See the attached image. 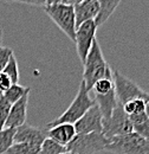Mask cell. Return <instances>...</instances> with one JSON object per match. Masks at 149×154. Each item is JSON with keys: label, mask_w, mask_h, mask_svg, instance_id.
I'll use <instances>...</instances> for the list:
<instances>
[{"label": "cell", "mask_w": 149, "mask_h": 154, "mask_svg": "<svg viewBox=\"0 0 149 154\" xmlns=\"http://www.w3.org/2000/svg\"><path fill=\"white\" fill-rule=\"evenodd\" d=\"M2 35H4V30L0 26V46H1V42H2Z\"/></svg>", "instance_id": "28"}, {"label": "cell", "mask_w": 149, "mask_h": 154, "mask_svg": "<svg viewBox=\"0 0 149 154\" xmlns=\"http://www.w3.org/2000/svg\"><path fill=\"white\" fill-rule=\"evenodd\" d=\"M20 2L27 4V5H36V6H51L56 4H66V0H21Z\"/></svg>", "instance_id": "26"}, {"label": "cell", "mask_w": 149, "mask_h": 154, "mask_svg": "<svg viewBox=\"0 0 149 154\" xmlns=\"http://www.w3.org/2000/svg\"><path fill=\"white\" fill-rule=\"evenodd\" d=\"M13 84V82L11 81V78L7 76L5 72L0 74V91L4 94L11 85Z\"/></svg>", "instance_id": "27"}, {"label": "cell", "mask_w": 149, "mask_h": 154, "mask_svg": "<svg viewBox=\"0 0 149 154\" xmlns=\"http://www.w3.org/2000/svg\"><path fill=\"white\" fill-rule=\"evenodd\" d=\"M30 90H31V89L27 88V87L20 85L19 83H14V84H12V85L2 94V96L5 97L11 104H13V103H16L17 101H19L24 95L29 94Z\"/></svg>", "instance_id": "18"}, {"label": "cell", "mask_w": 149, "mask_h": 154, "mask_svg": "<svg viewBox=\"0 0 149 154\" xmlns=\"http://www.w3.org/2000/svg\"><path fill=\"white\" fill-rule=\"evenodd\" d=\"M91 90L93 91L95 95H107L114 90V81L112 78H103L97 81L93 85Z\"/></svg>", "instance_id": "21"}, {"label": "cell", "mask_w": 149, "mask_h": 154, "mask_svg": "<svg viewBox=\"0 0 149 154\" xmlns=\"http://www.w3.org/2000/svg\"><path fill=\"white\" fill-rule=\"evenodd\" d=\"M95 104L91 97L89 96V91L84 84V82L82 81L79 84V89L74 96V101L71 102V104L69 106V108L62 114L55 119L53 121L47 123V128H51L57 125H62V123H71L74 125L76 121H78L82 116L84 115L91 107Z\"/></svg>", "instance_id": "2"}, {"label": "cell", "mask_w": 149, "mask_h": 154, "mask_svg": "<svg viewBox=\"0 0 149 154\" xmlns=\"http://www.w3.org/2000/svg\"><path fill=\"white\" fill-rule=\"evenodd\" d=\"M131 132H134V129L130 119L124 113L123 107L118 103L114 109L110 119L103 127V134L110 140L112 137L129 134Z\"/></svg>", "instance_id": "7"}, {"label": "cell", "mask_w": 149, "mask_h": 154, "mask_svg": "<svg viewBox=\"0 0 149 154\" xmlns=\"http://www.w3.org/2000/svg\"><path fill=\"white\" fill-rule=\"evenodd\" d=\"M11 103L4 96L0 97V131L5 128L6 120L8 117L10 110H11Z\"/></svg>", "instance_id": "24"}, {"label": "cell", "mask_w": 149, "mask_h": 154, "mask_svg": "<svg viewBox=\"0 0 149 154\" xmlns=\"http://www.w3.org/2000/svg\"><path fill=\"white\" fill-rule=\"evenodd\" d=\"M2 72H5L7 76L11 78V81L13 82V84H14V83H18L19 69H18V62H17V59H16L14 54L11 56L8 63L6 64V66H5V69H4Z\"/></svg>", "instance_id": "22"}, {"label": "cell", "mask_w": 149, "mask_h": 154, "mask_svg": "<svg viewBox=\"0 0 149 154\" xmlns=\"http://www.w3.org/2000/svg\"><path fill=\"white\" fill-rule=\"evenodd\" d=\"M46 129H47V139L55 141L56 143L63 147L68 146L76 136L74 126L71 123H62Z\"/></svg>", "instance_id": "13"}, {"label": "cell", "mask_w": 149, "mask_h": 154, "mask_svg": "<svg viewBox=\"0 0 149 154\" xmlns=\"http://www.w3.org/2000/svg\"><path fill=\"white\" fill-rule=\"evenodd\" d=\"M66 4H70V5H72V4H74V0H66Z\"/></svg>", "instance_id": "30"}, {"label": "cell", "mask_w": 149, "mask_h": 154, "mask_svg": "<svg viewBox=\"0 0 149 154\" xmlns=\"http://www.w3.org/2000/svg\"><path fill=\"white\" fill-rule=\"evenodd\" d=\"M74 10L77 29L81 24L88 20H95L99 11V4L98 0H84L79 4L74 5Z\"/></svg>", "instance_id": "12"}, {"label": "cell", "mask_w": 149, "mask_h": 154, "mask_svg": "<svg viewBox=\"0 0 149 154\" xmlns=\"http://www.w3.org/2000/svg\"><path fill=\"white\" fill-rule=\"evenodd\" d=\"M120 2H121V0H98L99 11H98L97 17L95 18V23H96L97 27L103 25L109 19V17L114 13V11L120 5Z\"/></svg>", "instance_id": "15"}, {"label": "cell", "mask_w": 149, "mask_h": 154, "mask_svg": "<svg viewBox=\"0 0 149 154\" xmlns=\"http://www.w3.org/2000/svg\"><path fill=\"white\" fill-rule=\"evenodd\" d=\"M83 65H84V72H83L82 81L84 82L88 91L91 90L93 85L97 81L103 78H112L111 68L103 56L102 49L97 39H95L93 42L91 49Z\"/></svg>", "instance_id": "1"}, {"label": "cell", "mask_w": 149, "mask_h": 154, "mask_svg": "<svg viewBox=\"0 0 149 154\" xmlns=\"http://www.w3.org/2000/svg\"><path fill=\"white\" fill-rule=\"evenodd\" d=\"M60 154H74V153H71V152H66V151H65V152H63V153H60Z\"/></svg>", "instance_id": "31"}, {"label": "cell", "mask_w": 149, "mask_h": 154, "mask_svg": "<svg viewBox=\"0 0 149 154\" xmlns=\"http://www.w3.org/2000/svg\"><path fill=\"white\" fill-rule=\"evenodd\" d=\"M45 13L50 17L57 26L60 29L72 42L76 35V19H74V5L70 4H56L44 7Z\"/></svg>", "instance_id": "6"}, {"label": "cell", "mask_w": 149, "mask_h": 154, "mask_svg": "<svg viewBox=\"0 0 149 154\" xmlns=\"http://www.w3.org/2000/svg\"><path fill=\"white\" fill-rule=\"evenodd\" d=\"M14 128H4L0 131V154H5L14 143Z\"/></svg>", "instance_id": "19"}, {"label": "cell", "mask_w": 149, "mask_h": 154, "mask_svg": "<svg viewBox=\"0 0 149 154\" xmlns=\"http://www.w3.org/2000/svg\"><path fill=\"white\" fill-rule=\"evenodd\" d=\"M2 96V93H1V91H0V97Z\"/></svg>", "instance_id": "33"}, {"label": "cell", "mask_w": 149, "mask_h": 154, "mask_svg": "<svg viewBox=\"0 0 149 154\" xmlns=\"http://www.w3.org/2000/svg\"><path fill=\"white\" fill-rule=\"evenodd\" d=\"M96 31H97V25L95 20H88L81 24L76 29L74 43H76L78 57L81 59L82 64L85 63L88 54L91 49L93 42L96 39Z\"/></svg>", "instance_id": "8"}, {"label": "cell", "mask_w": 149, "mask_h": 154, "mask_svg": "<svg viewBox=\"0 0 149 154\" xmlns=\"http://www.w3.org/2000/svg\"><path fill=\"white\" fill-rule=\"evenodd\" d=\"M82 1H84V0H74V4H72V5H76V4H79V2H82Z\"/></svg>", "instance_id": "29"}, {"label": "cell", "mask_w": 149, "mask_h": 154, "mask_svg": "<svg viewBox=\"0 0 149 154\" xmlns=\"http://www.w3.org/2000/svg\"><path fill=\"white\" fill-rule=\"evenodd\" d=\"M40 146L31 143H13L5 154H38Z\"/></svg>", "instance_id": "20"}, {"label": "cell", "mask_w": 149, "mask_h": 154, "mask_svg": "<svg viewBox=\"0 0 149 154\" xmlns=\"http://www.w3.org/2000/svg\"><path fill=\"white\" fill-rule=\"evenodd\" d=\"M46 139H47L46 128H39L24 123L23 126L16 129L14 143H31V145L41 146Z\"/></svg>", "instance_id": "10"}, {"label": "cell", "mask_w": 149, "mask_h": 154, "mask_svg": "<svg viewBox=\"0 0 149 154\" xmlns=\"http://www.w3.org/2000/svg\"><path fill=\"white\" fill-rule=\"evenodd\" d=\"M105 151L114 154H149V142L137 133L131 132L110 139Z\"/></svg>", "instance_id": "3"}, {"label": "cell", "mask_w": 149, "mask_h": 154, "mask_svg": "<svg viewBox=\"0 0 149 154\" xmlns=\"http://www.w3.org/2000/svg\"><path fill=\"white\" fill-rule=\"evenodd\" d=\"M13 55V50L6 46H0V74L4 71L6 64L8 63L11 56Z\"/></svg>", "instance_id": "25"}, {"label": "cell", "mask_w": 149, "mask_h": 154, "mask_svg": "<svg viewBox=\"0 0 149 154\" xmlns=\"http://www.w3.org/2000/svg\"><path fill=\"white\" fill-rule=\"evenodd\" d=\"M93 101H95L96 106L98 107V109L101 112L102 120H103V127H104V125L110 119L114 109L118 104L116 95H115V89L111 90L110 93H108L107 95H95V100Z\"/></svg>", "instance_id": "14"}, {"label": "cell", "mask_w": 149, "mask_h": 154, "mask_svg": "<svg viewBox=\"0 0 149 154\" xmlns=\"http://www.w3.org/2000/svg\"><path fill=\"white\" fill-rule=\"evenodd\" d=\"M29 94L24 95L19 101L13 103L11 106V110L8 117L5 123V128H14L17 129L18 127L26 123V112H27V103H29Z\"/></svg>", "instance_id": "11"}, {"label": "cell", "mask_w": 149, "mask_h": 154, "mask_svg": "<svg viewBox=\"0 0 149 154\" xmlns=\"http://www.w3.org/2000/svg\"><path fill=\"white\" fill-rule=\"evenodd\" d=\"M63 152H65V147L58 145L50 139H46L40 146L38 154H60Z\"/></svg>", "instance_id": "23"}, {"label": "cell", "mask_w": 149, "mask_h": 154, "mask_svg": "<svg viewBox=\"0 0 149 154\" xmlns=\"http://www.w3.org/2000/svg\"><path fill=\"white\" fill-rule=\"evenodd\" d=\"M132 123V129L135 133L142 136L149 142V114L129 117Z\"/></svg>", "instance_id": "17"}, {"label": "cell", "mask_w": 149, "mask_h": 154, "mask_svg": "<svg viewBox=\"0 0 149 154\" xmlns=\"http://www.w3.org/2000/svg\"><path fill=\"white\" fill-rule=\"evenodd\" d=\"M122 107H123L124 113L129 117L149 114V101L142 100V98L129 101V102L124 103Z\"/></svg>", "instance_id": "16"}, {"label": "cell", "mask_w": 149, "mask_h": 154, "mask_svg": "<svg viewBox=\"0 0 149 154\" xmlns=\"http://www.w3.org/2000/svg\"><path fill=\"white\" fill-rule=\"evenodd\" d=\"M76 134H88V133H103V120L101 112L96 103L74 123Z\"/></svg>", "instance_id": "9"}, {"label": "cell", "mask_w": 149, "mask_h": 154, "mask_svg": "<svg viewBox=\"0 0 149 154\" xmlns=\"http://www.w3.org/2000/svg\"><path fill=\"white\" fill-rule=\"evenodd\" d=\"M112 81H114V89L117 102L123 106L124 103L132 101V100H146L149 101V93L143 90L138 84H136L130 78L122 75L120 71L115 70L112 72Z\"/></svg>", "instance_id": "5"}, {"label": "cell", "mask_w": 149, "mask_h": 154, "mask_svg": "<svg viewBox=\"0 0 149 154\" xmlns=\"http://www.w3.org/2000/svg\"><path fill=\"white\" fill-rule=\"evenodd\" d=\"M4 1H21V0H4Z\"/></svg>", "instance_id": "32"}, {"label": "cell", "mask_w": 149, "mask_h": 154, "mask_svg": "<svg viewBox=\"0 0 149 154\" xmlns=\"http://www.w3.org/2000/svg\"><path fill=\"white\" fill-rule=\"evenodd\" d=\"M110 140L103 133L76 134L71 142L65 146L66 152L74 154H95L105 151Z\"/></svg>", "instance_id": "4"}]
</instances>
